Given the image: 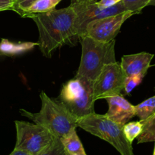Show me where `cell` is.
<instances>
[{
    "label": "cell",
    "instance_id": "cell-1",
    "mask_svg": "<svg viewBox=\"0 0 155 155\" xmlns=\"http://www.w3.org/2000/svg\"><path fill=\"white\" fill-rule=\"evenodd\" d=\"M75 12L72 6L35 14L32 18L39 31L38 47L43 56L50 58L57 48L77 36L74 29Z\"/></svg>",
    "mask_w": 155,
    "mask_h": 155
},
{
    "label": "cell",
    "instance_id": "cell-2",
    "mask_svg": "<svg viewBox=\"0 0 155 155\" xmlns=\"http://www.w3.org/2000/svg\"><path fill=\"white\" fill-rule=\"evenodd\" d=\"M40 98L41 108L38 113L33 114L21 109V115L46 128L55 138L59 139L77 128L78 118L57 98H50L44 92H41Z\"/></svg>",
    "mask_w": 155,
    "mask_h": 155
},
{
    "label": "cell",
    "instance_id": "cell-3",
    "mask_svg": "<svg viewBox=\"0 0 155 155\" xmlns=\"http://www.w3.org/2000/svg\"><path fill=\"white\" fill-rule=\"evenodd\" d=\"M80 40L81 58L75 77H84L94 81L105 65L116 62L115 39L103 42L84 36Z\"/></svg>",
    "mask_w": 155,
    "mask_h": 155
},
{
    "label": "cell",
    "instance_id": "cell-4",
    "mask_svg": "<svg viewBox=\"0 0 155 155\" xmlns=\"http://www.w3.org/2000/svg\"><path fill=\"white\" fill-rule=\"evenodd\" d=\"M77 124L78 127L110 144L120 155H134L132 144L123 132L124 125L114 122L106 114H88L78 119Z\"/></svg>",
    "mask_w": 155,
    "mask_h": 155
},
{
    "label": "cell",
    "instance_id": "cell-5",
    "mask_svg": "<svg viewBox=\"0 0 155 155\" xmlns=\"http://www.w3.org/2000/svg\"><path fill=\"white\" fill-rule=\"evenodd\" d=\"M57 99L78 119L95 113L94 81L75 77L63 84Z\"/></svg>",
    "mask_w": 155,
    "mask_h": 155
},
{
    "label": "cell",
    "instance_id": "cell-6",
    "mask_svg": "<svg viewBox=\"0 0 155 155\" xmlns=\"http://www.w3.org/2000/svg\"><path fill=\"white\" fill-rule=\"evenodd\" d=\"M15 149L23 150L32 155H38L54 140L53 135L43 126L20 120H15Z\"/></svg>",
    "mask_w": 155,
    "mask_h": 155
},
{
    "label": "cell",
    "instance_id": "cell-7",
    "mask_svg": "<svg viewBox=\"0 0 155 155\" xmlns=\"http://www.w3.org/2000/svg\"><path fill=\"white\" fill-rule=\"evenodd\" d=\"M126 76L119 62L105 65L94 81V100L119 95L124 88Z\"/></svg>",
    "mask_w": 155,
    "mask_h": 155
},
{
    "label": "cell",
    "instance_id": "cell-8",
    "mask_svg": "<svg viewBox=\"0 0 155 155\" xmlns=\"http://www.w3.org/2000/svg\"><path fill=\"white\" fill-rule=\"evenodd\" d=\"M71 5L75 12L74 29L77 33V37L78 38L84 36L87 26L91 21L117 15L126 11L122 2L109 8L102 7L96 2L75 3L71 4Z\"/></svg>",
    "mask_w": 155,
    "mask_h": 155
},
{
    "label": "cell",
    "instance_id": "cell-9",
    "mask_svg": "<svg viewBox=\"0 0 155 155\" xmlns=\"http://www.w3.org/2000/svg\"><path fill=\"white\" fill-rule=\"evenodd\" d=\"M134 15L135 14L132 12L125 11L117 15L91 21L87 26L84 36H90L100 42H110L119 33L123 23Z\"/></svg>",
    "mask_w": 155,
    "mask_h": 155
},
{
    "label": "cell",
    "instance_id": "cell-10",
    "mask_svg": "<svg viewBox=\"0 0 155 155\" xmlns=\"http://www.w3.org/2000/svg\"><path fill=\"white\" fill-rule=\"evenodd\" d=\"M109 105L106 116L117 124L125 125L135 116V106L129 102L121 94L105 98Z\"/></svg>",
    "mask_w": 155,
    "mask_h": 155
},
{
    "label": "cell",
    "instance_id": "cell-11",
    "mask_svg": "<svg viewBox=\"0 0 155 155\" xmlns=\"http://www.w3.org/2000/svg\"><path fill=\"white\" fill-rule=\"evenodd\" d=\"M153 56V54L148 52L127 54L122 56L120 64L126 77L138 74L146 75Z\"/></svg>",
    "mask_w": 155,
    "mask_h": 155
},
{
    "label": "cell",
    "instance_id": "cell-12",
    "mask_svg": "<svg viewBox=\"0 0 155 155\" xmlns=\"http://www.w3.org/2000/svg\"><path fill=\"white\" fill-rule=\"evenodd\" d=\"M36 45L38 46V42H13L6 39H2L0 42V54L8 56L18 55L30 51Z\"/></svg>",
    "mask_w": 155,
    "mask_h": 155
},
{
    "label": "cell",
    "instance_id": "cell-13",
    "mask_svg": "<svg viewBox=\"0 0 155 155\" xmlns=\"http://www.w3.org/2000/svg\"><path fill=\"white\" fill-rule=\"evenodd\" d=\"M62 0H36L20 15L22 18H30L35 14L44 13L55 9Z\"/></svg>",
    "mask_w": 155,
    "mask_h": 155
},
{
    "label": "cell",
    "instance_id": "cell-14",
    "mask_svg": "<svg viewBox=\"0 0 155 155\" xmlns=\"http://www.w3.org/2000/svg\"><path fill=\"white\" fill-rule=\"evenodd\" d=\"M65 151L70 154H86L83 145L78 136L76 129L71 130L68 134L60 139Z\"/></svg>",
    "mask_w": 155,
    "mask_h": 155
},
{
    "label": "cell",
    "instance_id": "cell-15",
    "mask_svg": "<svg viewBox=\"0 0 155 155\" xmlns=\"http://www.w3.org/2000/svg\"><path fill=\"white\" fill-rule=\"evenodd\" d=\"M141 122L142 131L137 138L138 144L155 142V113Z\"/></svg>",
    "mask_w": 155,
    "mask_h": 155
},
{
    "label": "cell",
    "instance_id": "cell-16",
    "mask_svg": "<svg viewBox=\"0 0 155 155\" xmlns=\"http://www.w3.org/2000/svg\"><path fill=\"white\" fill-rule=\"evenodd\" d=\"M135 116L142 121L155 113V95L135 106Z\"/></svg>",
    "mask_w": 155,
    "mask_h": 155
},
{
    "label": "cell",
    "instance_id": "cell-17",
    "mask_svg": "<svg viewBox=\"0 0 155 155\" xmlns=\"http://www.w3.org/2000/svg\"><path fill=\"white\" fill-rule=\"evenodd\" d=\"M142 131V124L141 121L127 123L123 127V132L126 138L130 143L138 138Z\"/></svg>",
    "mask_w": 155,
    "mask_h": 155
},
{
    "label": "cell",
    "instance_id": "cell-18",
    "mask_svg": "<svg viewBox=\"0 0 155 155\" xmlns=\"http://www.w3.org/2000/svg\"><path fill=\"white\" fill-rule=\"evenodd\" d=\"M151 0H122L123 5L126 11H130L133 13H140L144 8L148 6Z\"/></svg>",
    "mask_w": 155,
    "mask_h": 155
},
{
    "label": "cell",
    "instance_id": "cell-19",
    "mask_svg": "<svg viewBox=\"0 0 155 155\" xmlns=\"http://www.w3.org/2000/svg\"><path fill=\"white\" fill-rule=\"evenodd\" d=\"M38 155H67V153L60 139L55 138L53 142Z\"/></svg>",
    "mask_w": 155,
    "mask_h": 155
},
{
    "label": "cell",
    "instance_id": "cell-20",
    "mask_svg": "<svg viewBox=\"0 0 155 155\" xmlns=\"http://www.w3.org/2000/svg\"><path fill=\"white\" fill-rule=\"evenodd\" d=\"M144 76L145 75L144 74H138L131 77H126L125 79L124 88H123L125 93L126 95H129L132 91L141 83Z\"/></svg>",
    "mask_w": 155,
    "mask_h": 155
},
{
    "label": "cell",
    "instance_id": "cell-21",
    "mask_svg": "<svg viewBox=\"0 0 155 155\" xmlns=\"http://www.w3.org/2000/svg\"><path fill=\"white\" fill-rule=\"evenodd\" d=\"M35 1L36 0H15L12 11L15 12L20 15Z\"/></svg>",
    "mask_w": 155,
    "mask_h": 155
},
{
    "label": "cell",
    "instance_id": "cell-22",
    "mask_svg": "<svg viewBox=\"0 0 155 155\" xmlns=\"http://www.w3.org/2000/svg\"><path fill=\"white\" fill-rule=\"evenodd\" d=\"M15 0H0V12L12 10L13 8Z\"/></svg>",
    "mask_w": 155,
    "mask_h": 155
},
{
    "label": "cell",
    "instance_id": "cell-23",
    "mask_svg": "<svg viewBox=\"0 0 155 155\" xmlns=\"http://www.w3.org/2000/svg\"><path fill=\"white\" fill-rule=\"evenodd\" d=\"M122 0H97L95 2L97 5L104 8H109L118 4L119 2H122Z\"/></svg>",
    "mask_w": 155,
    "mask_h": 155
},
{
    "label": "cell",
    "instance_id": "cell-24",
    "mask_svg": "<svg viewBox=\"0 0 155 155\" xmlns=\"http://www.w3.org/2000/svg\"><path fill=\"white\" fill-rule=\"evenodd\" d=\"M9 155H32L30 154H29L28 152L25 151H23V150H20V149H14L13 151Z\"/></svg>",
    "mask_w": 155,
    "mask_h": 155
},
{
    "label": "cell",
    "instance_id": "cell-25",
    "mask_svg": "<svg viewBox=\"0 0 155 155\" xmlns=\"http://www.w3.org/2000/svg\"><path fill=\"white\" fill-rule=\"evenodd\" d=\"M97 0H71V4L75 3H94Z\"/></svg>",
    "mask_w": 155,
    "mask_h": 155
},
{
    "label": "cell",
    "instance_id": "cell-26",
    "mask_svg": "<svg viewBox=\"0 0 155 155\" xmlns=\"http://www.w3.org/2000/svg\"><path fill=\"white\" fill-rule=\"evenodd\" d=\"M148 5H153V6H155V0H151V1L150 2V3H149Z\"/></svg>",
    "mask_w": 155,
    "mask_h": 155
},
{
    "label": "cell",
    "instance_id": "cell-27",
    "mask_svg": "<svg viewBox=\"0 0 155 155\" xmlns=\"http://www.w3.org/2000/svg\"><path fill=\"white\" fill-rule=\"evenodd\" d=\"M67 155H87V154H68V153H67Z\"/></svg>",
    "mask_w": 155,
    "mask_h": 155
},
{
    "label": "cell",
    "instance_id": "cell-28",
    "mask_svg": "<svg viewBox=\"0 0 155 155\" xmlns=\"http://www.w3.org/2000/svg\"><path fill=\"white\" fill-rule=\"evenodd\" d=\"M153 155H155V146H154V150H153Z\"/></svg>",
    "mask_w": 155,
    "mask_h": 155
}]
</instances>
